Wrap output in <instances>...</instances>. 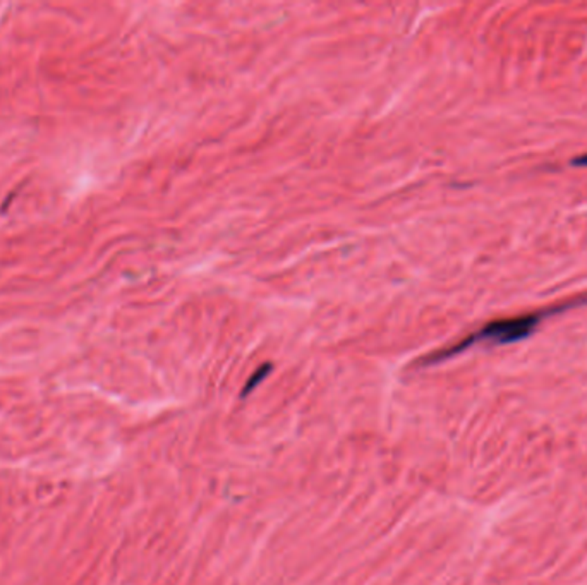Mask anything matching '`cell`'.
<instances>
[{"mask_svg": "<svg viewBox=\"0 0 587 585\" xmlns=\"http://www.w3.org/2000/svg\"><path fill=\"white\" fill-rule=\"evenodd\" d=\"M546 311L543 312H529V314L515 316V318H503L495 319V321L488 323L482 326L479 332L472 333L467 339H464L457 345L450 347V349L438 352L433 357L428 359V362H438L445 361V359L453 357V355L460 354L469 347L476 345V343H493V345H505V343H514L518 340H524L531 335L536 330V326L541 323L545 318Z\"/></svg>", "mask_w": 587, "mask_h": 585, "instance_id": "1", "label": "cell"}, {"mask_svg": "<svg viewBox=\"0 0 587 585\" xmlns=\"http://www.w3.org/2000/svg\"><path fill=\"white\" fill-rule=\"evenodd\" d=\"M572 163H574L575 167H587V153H586V155L574 158V160H572Z\"/></svg>", "mask_w": 587, "mask_h": 585, "instance_id": "2", "label": "cell"}]
</instances>
